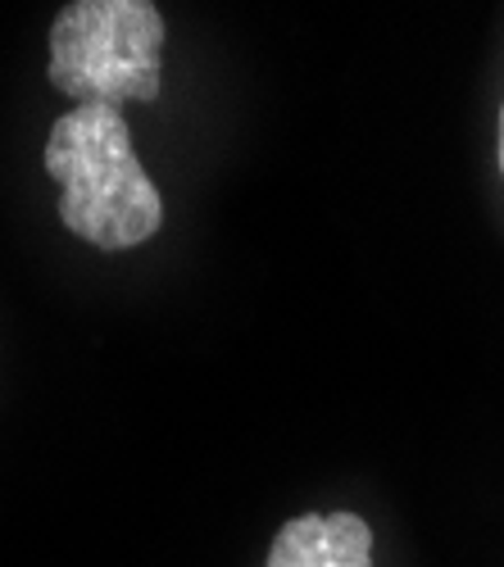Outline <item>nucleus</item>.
<instances>
[{
	"mask_svg": "<svg viewBox=\"0 0 504 567\" xmlns=\"http://www.w3.org/2000/svg\"><path fill=\"white\" fill-rule=\"evenodd\" d=\"M45 173L60 186V223L96 250H136L164 227V200L132 151L119 105L86 101L55 118Z\"/></svg>",
	"mask_w": 504,
	"mask_h": 567,
	"instance_id": "1",
	"label": "nucleus"
},
{
	"mask_svg": "<svg viewBox=\"0 0 504 567\" xmlns=\"http://www.w3.org/2000/svg\"><path fill=\"white\" fill-rule=\"evenodd\" d=\"M495 155H500V173H504V105H500V136H495Z\"/></svg>",
	"mask_w": 504,
	"mask_h": 567,
	"instance_id": "4",
	"label": "nucleus"
},
{
	"mask_svg": "<svg viewBox=\"0 0 504 567\" xmlns=\"http://www.w3.org/2000/svg\"><path fill=\"white\" fill-rule=\"evenodd\" d=\"M268 567H373V532L359 513H300L272 536Z\"/></svg>",
	"mask_w": 504,
	"mask_h": 567,
	"instance_id": "3",
	"label": "nucleus"
},
{
	"mask_svg": "<svg viewBox=\"0 0 504 567\" xmlns=\"http://www.w3.org/2000/svg\"><path fill=\"white\" fill-rule=\"evenodd\" d=\"M164 14L155 0H69L51 23V86L86 105H155L164 86Z\"/></svg>",
	"mask_w": 504,
	"mask_h": 567,
	"instance_id": "2",
	"label": "nucleus"
}]
</instances>
